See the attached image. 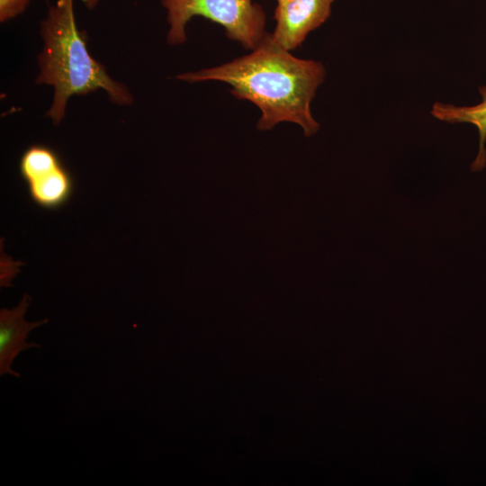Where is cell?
Returning <instances> with one entry per match:
<instances>
[{"label":"cell","instance_id":"obj_1","mask_svg":"<svg viewBox=\"0 0 486 486\" xmlns=\"http://www.w3.org/2000/svg\"><path fill=\"white\" fill-rule=\"evenodd\" d=\"M325 76L322 63L294 57L266 32L249 54L218 67L185 72L176 78L188 83H226L235 97L259 108V130L290 122L300 125L304 135L310 137L320 129L310 103Z\"/></svg>","mask_w":486,"mask_h":486},{"label":"cell","instance_id":"obj_2","mask_svg":"<svg viewBox=\"0 0 486 486\" xmlns=\"http://www.w3.org/2000/svg\"><path fill=\"white\" fill-rule=\"evenodd\" d=\"M42 49L38 54L37 85L53 90L46 115L55 125L65 118L73 95L98 90L105 92L116 105H131L134 97L126 85L113 79L105 67L93 58L74 12V0H58L40 22Z\"/></svg>","mask_w":486,"mask_h":486},{"label":"cell","instance_id":"obj_3","mask_svg":"<svg viewBox=\"0 0 486 486\" xmlns=\"http://www.w3.org/2000/svg\"><path fill=\"white\" fill-rule=\"evenodd\" d=\"M166 11L169 44L186 40V25L202 16L223 26L229 39L253 50L265 37L266 14L253 0H161Z\"/></svg>","mask_w":486,"mask_h":486},{"label":"cell","instance_id":"obj_4","mask_svg":"<svg viewBox=\"0 0 486 486\" xmlns=\"http://www.w3.org/2000/svg\"><path fill=\"white\" fill-rule=\"evenodd\" d=\"M20 175L31 200L39 207L55 210L65 205L74 192V180L57 153L43 145H32L22 153Z\"/></svg>","mask_w":486,"mask_h":486},{"label":"cell","instance_id":"obj_5","mask_svg":"<svg viewBox=\"0 0 486 486\" xmlns=\"http://www.w3.org/2000/svg\"><path fill=\"white\" fill-rule=\"evenodd\" d=\"M334 1L277 0L272 37L285 50H295L310 32L327 21Z\"/></svg>","mask_w":486,"mask_h":486},{"label":"cell","instance_id":"obj_6","mask_svg":"<svg viewBox=\"0 0 486 486\" xmlns=\"http://www.w3.org/2000/svg\"><path fill=\"white\" fill-rule=\"evenodd\" d=\"M32 298L24 293L17 306L0 310V375L11 374L20 377L12 369L13 361L23 350L40 347V344L26 342L28 334L34 328L48 323L49 320L29 322L24 319Z\"/></svg>","mask_w":486,"mask_h":486},{"label":"cell","instance_id":"obj_7","mask_svg":"<svg viewBox=\"0 0 486 486\" xmlns=\"http://www.w3.org/2000/svg\"><path fill=\"white\" fill-rule=\"evenodd\" d=\"M481 103L471 106H455L449 104L436 103L431 114L443 122L450 123H470L479 132V150L472 164V170L480 171L486 165V86H480Z\"/></svg>","mask_w":486,"mask_h":486},{"label":"cell","instance_id":"obj_8","mask_svg":"<svg viewBox=\"0 0 486 486\" xmlns=\"http://www.w3.org/2000/svg\"><path fill=\"white\" fill-rule=\"evenodd\" d=\"M31 0H0V21L4 22L22 14Z\"/></svg>","mask_w":486,"mask_h":486},{"label":"cell","instance_id":"obj_9","mask_svg":"<svg viewBox=\"0 0 486 486\" xmlns=\"http://www.w3.org/2000/svg\"><path fill=\"white\" fill-rule=\"evenodd\" d=\"M84 4H86V6L88 8V9H94V7L97 6V4H99L100 0H83Z\"/></svg>","mask_w":486,"mask_h":486},{"label":"cell","instance_id":"obj_10","mask_svg":"<svg viewBox=\"0 0 486 486\" xmlns=\"http://www.w3.org/2000/svg\"><path fill=\"white\" fill-rule=\"evenodd\" d=\"M277 1V0H276Z\"/></svg>","mask_w":486,"mask_h":486}]
</instances>
